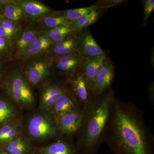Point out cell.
Returning <instances> with one entry per match:
<instances>
[{
  "instance_id": "obj_1",
  "label": "cell",
  "mask_w": 154,
  "mask_h": 154,
  "mask_svg": "<svg viewBox=\"0 0 154 154\" xmlns=\"http://www.w3.org/2000/svg\"><path fill=\"white\" fill-rule=\"evenodd\" d=\"M112 131L118 154H151L145 130L131 111L114 103Z\"/></svg>"
},
{
  "instance_id": "obj_2",
  "label": "cell",
  "mask_w": 154,
  "mask_h": 154,
  "mask_svg": "<svg viewBox=\"0 0 154 154\" xmlns=\"http://www.w3.org/2000/svg\"><path fill=\"white\" fill-rule=\"evenodd\" d=\"M114 101V95L110 91L102 97L90 101L85 107L79 130L81 139L77 145L84 153L91 154L98 145Z\"/></svg>"
},
{
  "instance_id": "obj_3",
  "label": "cell",
  "mask_w": 154,
  "mask_h": 154,
  "mask_svg": "<svg viewBox=\"0 0 154 154\" xmlns=\"http://www.w3.org/2000/svg\"><path fill=\"white\" fill-rule=\"evenodd\" d=\"M0 89L24 112L31 111L37 107L34 89L24 75L20 62L14 61L9 64L0 81Z\"/></svg>"
},
{
  "instance_id": "obj_4",
  "label": "cell",
  "mask_w": 154,
  "mask_h": 154,
  "mask_svg": "<svg viewBox=\"0 0 154 154\" xmlns=\"http://www.w3.org/2000/svg\"><path fill=\"white\" fill-rule=\"evenodd\" d=\"M22 122V133L34 147L46 145L63 137L50 111L36 107L24 113Z\"/></svg>"
},
{
  "instance_id": "obj_5",
  "label": "cell",
  "mask_w": 154,
  "mask_h": 154,
  "mask_svg": "<svg viewBox=\"0 0 154 154\" xmlns=\"http://www.w3.org/2000/svg\"><path fill=\"white\" fill-rule=\"evenodd\" d=\"M53 58L46 54L19 61L24 75L33 89H37L45 80L53 77Z\"/></svg>"
},
{
  "instance_id": "obj_6",
  "label": "cell",
  "mask_w": 154,
  "mask_h": 154,
  "mask_svg": "<svg viewBox=\"0 0 154 154\" xmlns=\"http://www.w3.org/2000/svg\"><path fill=\"white\" fill-rule=\"evenodd\" d=\"M53 58L51 71L53 77L65 82L82 68L85 61L77 53Z\"/></svg>"
},
{
  "instance_id": "obj_7",
  "label": "cell",
  "mask_w": 154,
  "mask_h": 154,
  "mask_svg": "<svg viewBox=\"0 0 154 154\" xmlns=\"http://www.w3.org/2000/svg\"><path fill=\"white\" fill-rule=\"evenodd\" d=\"M66 82L51 77L38 86L37 108L50 111L60 96L67 89Z\"/></svg>"
},
{
  "instance_id": "obj_8",
  "label": "cell",
  "mask_w": 154,
  "mask_h": 154,
  "mask_svg": "<svg viewBox=\"0 0 154 154\" xmlns=\"http://www.w3.org/2000/svg\"><path fill=\"white\" fill-rule=\"evenodd\" d=\"M40 30L33 23L27 22L23 25L22 31L12 44L14 61L17 60L40 35Z\"/></svg>"
},
{
  "instance_id": "obj_9",
  "label": "cell",
  "mask_w": 154,
  "mask_h": 154,
  "mask_svg": "<svg viewBox=\"0 0 154 154\" xmlns=\"http://www.w3.org/2000/svg\"><path fill=\"white\" fill-rule=\"evenodd\" d=\"M76 38V52L85 60L105 55V53L88 31H78Z\"/></svg>"
},
{
  "instance_id": "obj_10",
  "label": "cell",
  "mask_w": 154,
  "mask_h": 154,
  "mask_svg": "<svg viewBox=\"0 0 154 154\" xmlns=\"http://www.w3.org/2000/svg\"><path fill=\"white\" fill-rule=\"evenodd\" d=\"M17 2L23 10L28 23H34L45 17H52L55 11L38 0H17Z\"/></svg>"
},
{
  "instance_id": "obj_11",
  "label": "cell",
  "mask_w": 154,
  "mask_h": 154,
  "mask_svg": "<svg viewBox=\"0 0 154 154\" xmlns=\"http://www.w3.org/2000/svg\"><path fill=\"white\" fill-rule=\"evenodd\" d=\"M83 116V110L81 109L54 117L57 127L62 135L71 137L79 131Z\"/></svg>"
},
{
  "instance_id": "obj_12",
  "label": "cell",
  "mask_w": 154,
  "mask_h": 154,
  "mask_svg": "<svg viewBox=\"0 0 154 154\" xmlns=\"http://www.w3.org/2000/svg\"><path fill=\"white\" fill-rule=\"evenodd\" d=\"M25 112L0 89V127L22 120Z\"/></svg>"
},
{
  "instance_id": "obj_13",
  "label": "cell",
  "mask_w": 154,
  "mask_h": 154,
  "mask_svg": "<svg viewBox=\"0 0 154 154\" xmlns=\"http://www.w3.org/2000/svg\"><path fill=\"white\" fill-rule=\"evenodd\" d=\"M70 137L63 136L46 145L34 147L32 154H80L78 146Z\"/></svg>"
},
{
  "instance_id": "obj_14",
  "label": "cell",
  "mask_w": 154,
  "mask_h": 154,
  "mask_svg": "<svg viewBox=\"0 0 154 154\" xmlns=\"http://www.w3.org/2000/svg\"><path fill=\"white\" fill-rule=\"evenodd\" d=\"M113 77V65L106 60L94 80L91 90L93 94L96 96L102 95L110 87Z\"/></svg>"
},
{
  "instance_id": "obj_15",
  "label": "cell",
  "mask_w": 154,
  "mask_h": 154,
  "mask_svg": "<svg viewBox=\"0 0 154 154\" xmlns=\"http://www.w3.org/2000/svg\"><path fill=\"white\" fill-rule=\"evenodd\" d=\"M81 109L79 103L68 87L66 91L60 96L50 112L56 117Z\"/></svg>"
},
{
  "instance_id": "obj_16",
  "label": "cell",
  "mask_w": 154,
  "mask_h": 154,
  "mask_svg": "<svg viewBox=\"0 0 154 154\" xmlns=\"http://www.w3.org/2000/svg\"><path fill=\"white\" fill-rule=\"evenodd\" d=\"M68 87L77 99L80 106L85 107L90 102L88 90L89 89L84 74L77 72L70 79L66 82Z\"/></svg>"
},
{
  "instance_id": "obj_17",
  "label": "cell",
  "mask_w": 154,
  "mask_h": 154,
  "mask_svg": "<svg viewBox=\"0 0 154 154\" xmlns=\"http://www.w3.org/2000/svg\"><path fill=\"white\" fill-rule=\"evenodd\" d=\"M53 44L54 42L49 38L40 33L36 41L31 45L16 61H22L47 54Z\"/></svg>"
},
{
  "instance_id": "obj_18",
  "label": "cell",
  "mask_w": 154,
  "mask_h": 154,
  "mask_svg": "<svg viewBox=\"0 0 154 154\" xmlns=\"http://www.w3.org/2000/svg\"><path fill=\"white\" fill-rule=\"evenodd\" d=\"M76 33L69 35L61 41L54 43L47 54L55 57L77 53Z\"/></svg>"
},
{
  "instance_id": "obj_19",
  "label": "cell",
  "mask_w": 154,
  "mask_h": 154,
  "mask_svg": "<svg viewBox=\"0 0 154 154\" xmlns=\"http://www.w3.org/2000/svg\"><path fill=\"white\" fill-rule=\"evenodd\" d=\"M33 147L31 141L22 133L0 148L10 154H31Z\"/></svg>"
},
{
  "instance_id": "obj_20",
  "label": "cell",
  "mask_w": 154,
  "mask_h": 154,
  "mask_svg": "<svg viewBox=\"0 0 154 154\" xmlns=\"http://www.w3.org/2000/svg\"><path fill=\"white\" fill-rule=\"evenodd\" d=\"M105 55L85 60L82 68L88 88L92 90L94 80L105 60Z\"/></svg>"
},
{
  "instance_id": "obj_21",
  "label": "cell",
  "mask_w": 154,
  "mask_h": 154,
  "mask_svg": "<svg viewBox=\"0 0 154 154\" xmlns=\"http://www.w3.org/2000/svg\"><path fill=\"white\" fill-rule=\"evenodd\" d=\"M3 17L17 25H23L27 23L24 12L17 0L3 6Z\"/></svg>"
},
{
  "instance_id": "obj_22",
  "label": "cell",
  "mask_w": 154,
  "mask_h": 154,
  "mask_svg": "<svg viewBox=\"0 0 154 154\" xmlns=\"http://www.w3.org/2000/svg\"><path fill=\"white\" fill-rule=\"evenodd\" d=\"M22 119L0 127V147L22 134Z\"/></svg>"
},
{
  "instance_id": "obj_23",
  "label": "cell",
  "mask_w": 154,
  "mask_h": 154,
  "mask_svg": "<svg viewBox=\"0 0 154 154\" xmlns=\"http://www.w3.org/2000/svg\"><path fill=\"white\" fill-rule=\"evenodd\" d=\"M78 32L70 25H61L55 28L41 30L40 33L49 38L54 43L63 40L67 36Z\"/></svg>"
},
{
  "instance_id": "obj_24",
  "label": "cell",
  "mask_w": 154,
  "mask_h": 154,
  "mask_svg": "<svg viewBox=\"0 0 154 154\" xmlns=\"http://www.w3.org/2000/svg\"><path fill=\"white\" fill-rule=\"evenodd\" d=\"M95 11H98L97 7L95 5H93L87 8L70 9L64 11H55L52 17H63L71 22L74 21L83 15L90 14Z\"/></svg>"
},
{
  "instance_id": "obj_25",
  "label": "cell",
  "mask_w": 154,
  "mask_h": 154,
  "mask_svg": "<svg viewBox=\"0 0 154 154\" xmlns=\"http://www.w3.org/2000/svg\"><path fill=\"white\" fill-rule=\"evenodd\" d=\"M70 22L63 17H48L34 22L40 30L50 29L61 25H69Z\"/></svg>"
},
{
  "instance_id": "obj_26",
  "label": "cell",
  "mask_w": 154,
  "mask_h": 154,
  "mask_svg": "<svg viewBox=\"0 0 154 154\" xmlns=\"http://www.w3.org/2000/svg\"><path fill=\"white\" fill-rule=\"evenodd\" d=\"M14 61V53L12 44L0 37V62L9 63Z\"/></svg>"
},
{
  "instance_id": "obj_27",
  "label": "cell",
  "mask_w": 154,
  "mask_h": 154,
  "mask_svg": "<svg viewBox=\"0 0 154 154\" xmlns=\"http://www.w3.org/2000/svg\"><path fill=\"white\" fill-rule=\"evenodd\" d=\"M125 2V1L123 0H103L98 1L94 5L96 6L97 10L99 11L100 9H108L118 6Z\"/></svg>"
},
{
  "instance_id": "obj_28",
  "label": "cell",
  "mask_w": 154,
  "mask_h": 154,
  "mask_svg": "<svg viewBox=\"0 0 154 154\" xmlns=\"http://www.w3.org/2000/svg\"><path fill=\"white\" fill-rule=\"evenodd\" d=\"M144 17L143 25L146 26L147 25L148 21L150 15L154 10V0H146L143 2Z\"/></svg>"
},
{
  "instance_id": "obj_29",
  "label": "cell",
  "mask_w": 154,
  "mask_h": 154,
  "mask_svg": "<svg viewBox=\"0 0 154 154\" xmlns=\"http://www.w3.org/2000/svg\"><path fill=\"white\" fill-rule=\"evenodd\" d=\"M0 37L9 41L12 45L13 44L15 39V37L13 36V35L6 30L1 24H0Z\"/></svg>"
},
{
  "instance_id": "obj_30",
  "label": "cell",
  "mask_w": 154,
  "mask_h": 154,
  "mask_svg": "<svg viewBox=\"0 0 154 154\" xmlns=\"http://www.w3.org/2000/svg\"><path fill=\"white\" fill-rule=\"evenodd\" d=\"M10 63H5L0 62V81L2 79L4 75L5 74L6 70L8 68Z\"/></svg>"
},
{
  "instance_id": "obj_31",
  "label": "cell",
  "mask_w": 154,
  "mask_h": 154,
  "mask_svg": "<svg viewBox=\"0 0 154 154\" xmlns=\"http://www.w3.org/2000/svg\"><path fill=\"white\" fill-rule=\"evenodd\" d=\"M0 154H10L8 153L7 152L5 151H4V150H3L2 149L0 148Z\"/></svg>"
},
{
  "instance_id": "obj_32",
  "label": "cell",
  "mask_w": 154,
  "mask_h": 154,
  "mask_svg": "<svg viewBox=\"0 0 154 154\" xmlns=\"http://www.w3.org/2000/svg\"><path fill=\"white\" fill-rule=\"evenodd\" d=\"M1 5H1V4H0V6H1Z\"/></svg>"
},
{
  "instance_id": "obj_33",
  "label": "cell",
  "mask_w": 154,
  "mask_h": 154,
  "mask_svg": "<svg viewBox=\"0 0 154 154\" xmlns=\"http://www.w3.org/2000/svg\"><path fill=\"white\" fill-rule=\"evenodd\" d=\"M31 154H32V153H31Z\"/></svg>"
}]
</instances>
